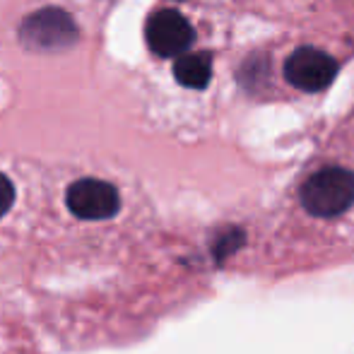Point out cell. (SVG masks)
<instances>
[{
  "mask_svg": "<svg viewBox=\"0 0 354 354\" xmlns=\"http://www.w3.org/2000/svg\"><path fill=\"white\" fill-rule=\"evenodd\" d=\"M66 205L80 222H106L121 210V193L102 178H80L68 188Z\"/></svg>",
  "mask_w": 354,
  "mask_h": 354,
  "instance_id": "cell-3",
  "label": "cell"
},
{
  "mask_svg": "<svg viewBox=\"0 0 354 354\" xmlns=\"http://www.w3.org/2000/svg\"><path fill=\"white\" fill-rule=\"evenodd\" d=\"M77 24L66 10L44 8L29 15L19 27V39L34 51H63L77 41Z\"/></svg>",
  "mask_w": 354,
  "mask_h": 354,
  "instance_id": "cell-2",
  "label": "cell"
},
{
  "mask_svg": "<svg viewBox=\"0 0 354 354\" xmlns=\"http://www.w3.org/2000/svg\"><path fill=\"white\" fill-rule=\"evenodd\" d=\"M147 44L157 56L162 58H178L193 46L196 32L191 22L176 10H159L147 19L145 27Z\"/></svg>",
  "mask_w": 354,
  "mask_h": 354,
  "instance_id": "cell-5",
  "label": "cell"
},
{
  "mask_svg": "<svg viewBox=\"0 0 354 354\" xmlns=\"http://www.w3.org/2000/svg\"><path fill=\"white\" fill-rule=\"evenodd\" d=\"M174 77L188 89H205L212 77V61L207 53H183L174 63Z\"/></svg>",
  "mask_w": 354,
  "mask_h": 354,
  "instance_id": "cell-6",
  "label": "cell"
},
{
  "mask_svg": "<svg viewBox=\"0 0 354 354\" xmlns=\"http://www.w3.org/2000/svg\"><path fill=\"white\" fill-rule=\"evenodd\" d=\"M15 205V186L5 174H0V219Z\"/></svg>",
  "mask_w": 354,
  "mask_h": 354,
  "instance_id": "cell-7",
  "label": "cell"
},
{
  "mask_svg": "<svg viewBox=\"0 0 354 354\" xmlns=\"http://www.w3.org/2000/svg\"><path fill=\"white\" fill-rule=\"evenodd\" d=\"M299 203L313 217H340L354 205V174L340 167L311 174L299 188Z\"/></svg>",
  "mask_w": 354,
  "mask_h": 354,
  "instance_id": "cell-1",
  "label": "cell"
},
{
  "mask_svg": "<svg viewBox=\"0 0 354 354\" xmlns=\"http://www.w3.org/2000/svg\"><path fill=\"white\" fill-rule=\"evenodd\" d=\"M340 63L330 53L313 46H301L284 63V80L301 92H321L335 80Z\"/></svg>",
  "mask_w": 354,
  "mask_h": 354,
  "instance_id": "cell-4",
  "label": "cell"
}]
</instances>
